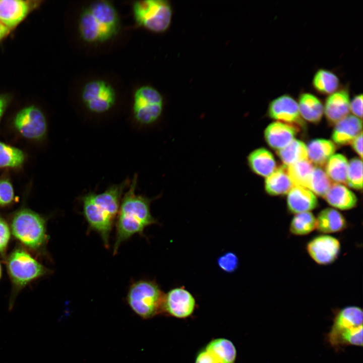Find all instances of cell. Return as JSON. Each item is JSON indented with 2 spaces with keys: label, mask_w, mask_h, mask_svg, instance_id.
<instances>
[{
  "label": "cell",
  "mask_w": 363,
  "mask_h": 363,
  "mask_svg": "<svg viewBox=\"0 0 363 363\" xmlns=\"http://www.w3.org/2000/svg\"><path fill=\"white\" fill-rule=\"evenodd\" d=\"M128 185L125 182L111 186L101 193H88L82 198L83 214L89 229L99 234L106 248L109 247L110 232Z\"/></svg>",
  "instance_id": "6da1fadb"
},
{
  "label": "cell",
  "mask_w": 363,
  "mask_h": 363,
  "mask_svg": "<svg viewBox=\"0 0 363 363\" xmlns=\"http://www.w3.org/2000/svg\"><path fill=\"white\" fill-rule=\"evenodd\" d=\"M136 185L137 177H135L120 204L113 254L117 253L123 242L136 234L143 235L147 227L158 223L150 212V200L136 194Z\"/></svg>",
  "instance_id": "7a4b0ae2"
},
{
  "label": "cell",
  "mask_w": 363,
  "mask_h": 363,
  "mask_svg": "<svg viewBox=\"0 0 363 363\" xmlns=\"http://www.w3.org/2000/svg\"><path fill=\"white\" fill-rule=\"evenodd\" d=\"M119 18L114 6L104 0L95 1L82 11L78 22L81 38L89 43L110 40L118 32Z\"/></svg>",
  "instance_id": "3957f363"
},
{
  "label": "cell",
  "mask_w": 363,
  "mask_h": 363,
  "mask_svg": "<svg viewBox=\"0 0 363 363\" xmlns=\"http://www.w3.org/2000/svg\"><path fill=\"white\" fill-rule=\"evenodd\" d=\"M362 309L357 306L343 308L335 315L327 340L335 349L348 345L362 346Z\"/></svg>",
  "instance_id": "277c9868"
},
{
  "label": "cell",
  "mask_w": 363,
  "mask_h": 363,
  "mask_svg": "<svg viewBox=\"0 0 363 363\" xmlns=\"http://www.w3.org/2000/svg\"><path fill=\"white\" fill-rule=\"evenodd\" d=\"M163 295L155 281L142 279L130 286L127 300L134 313L142 319H148L161 310Z\"/></svg>",
  "instance_id": "5b68a950"
},
{
  "label": "cell",
  "mask_w": 363,
  "mask_h": 363,
  "mask_svg": "<svg viewBox=\"0 0 363 363\" xmlns=\"http://www.w3.org/2000/svg\"><path fill=\"white\" fill-rule=\"evenodd\" d=\"M133 11L138 25L154 32L165 31L171 23L172 10L166 1H136L133 5Z\"/></svg>",
  "instance_id": "8992f818"
},
{
  "label": "cell",
  "mask_w": 363,
  "mask_h": 363,
  "mask_svg": "<svg viewBox=\"0 0 363 363\" xmlns=\"http://www.w3.org/2000/svg\"><path fill=\"white\" fill-rule=\"evenodd\" d=\"M14 235L26 246L39 248L45 240L43 219L37 213L28 209L18 212L12 223Z\"/></svg>",
  "instance_id": "52a82bcc"
},
{
  "label": "cell",
  "mask_w": 363,
  "mask_h": 363,
  "mask_svg": "<svg viewBox=\"0 0 363 363\" xmlns=\"http://www.w3.org/2000/svg\"><path fill=\"white\" fill-rule=\"evenodd\" d=\"M163 109V99L160 93L150 86H143L135 91L133 113L140 123L149 125L156 121Z\"/></svg>",
  "instance_id": "ba28073f"
},
{
  "label": "cell",
  "mask_w": 363,
  "mask_h": 363,
  "mask_svg": "<svg viewBox=\"0 0 363 363\" xmlns=\"http://www.w3.org/2000/svg\"><path fill=\"white\" fill-rule=\"evenodd\" d=\"M81 98L89 110L101 113L107 111L114 105L116 93L107 82L100 80H92L83 87Z\"/></svg>",
  "instance_id": "9c48e42d"
},
{
  "label": "cell",
  "mask_w": 363,
  "mask_h": 363,
  "mask_svg": "<svg viewBox=\"0 0 363 363\" xmlns=\"http://www.w3.org/2000/svg\"><path fill=\"white\" fill-rule=\"evenodd\" d=\"M8 268L13 281L21 286L40 276L45 272L39 262L22 250H17L11 255Z\"/></svg>",
  "instance_id": "30bf717a"
},
{
  "label": "cell",
  "mask_w": 363,
  "mask_h": 363,
  "mask_svg": "<svg viewBox=\"0 0 363 363\" xmlns=\"http://www.w3.org/2000/svg\"><path fill=\"white\" fill-rule=\"evenodd\" d=\"M14 124L20 134L29 139H40L46 132L45 117L42 112L33 105L19 111L14 118Z\"/></svg>",
  "instance_id": "8fae6325"
},
{
  "label": "cell",
  "mask_w": 363,
  "mask_h": 363,
  "mask_svg": "<svg viewBox=\"0 0 363 363\" xmlns=\"http://www.w3.org/2000/svg\"><path fill=\"white\" fill-rule=\"evenodd\" d=\"M306 250L311 259L320 265L334 262L341 251V244L336 237L322 234L312 238L307 244Z\"/></svg>",
  "instance_id": "7c38bea8"
},
{
  "label": "cell",
  "mask_w": 363,
  "mask_h": 363,
  "mask_svg": "<svg viewBox=\"0 0 363 363\" xmlns=\"http://www.w3.org/2000/svg\"><path fill=\"white\" fill-rule=\"evenodd\" d=\"M195 305V299L192 293L184 286H180L164 294L161 309L172 316L184 318L193 313Z\"/></svg>",
  "instance_id": "4fadbf2b"
},
{
  "label": "cell",
  "mask_w": 363,
  "mask_h": 363,
  "mask_svg": "<svg viewBox=\"0 0 363 363\" xmlns=\"http://www.w3.org/2000/svg\"><path fill=\"white\" fill-rule=\"evenodd\" d=\"M268 114L272 118L295 127L294 125H302L298 104L288 94H283L273 99L269 105Z\"/></svg>",
  "instance_id": "5bb4252c"
},
{
  "label": "cell",
  "mask_w": 363,
  "mask_h": 363,
  "mask_svg": "<svg viewBox=\"0 0 363 363\" xmlns=\"http://www.w3.org/2000/svg\"><path fill=\"white\" fill-rule=\"evenodd\" d=\"M349 91L346 86L339 89L326 98L324 111L328 121L336 124L349 112Z\"/></svg>",
  "instance_id": "9a60e30c"
},
{
  "label": "cell",
  "mask_w": 363,
  "mask_h": 363,
  "mask_svg": "<svg viewBox=\"0 0 363 363\" xmlns=\"http://www.w3.org/2000/svg\"><path fill=\"white\" fill-rule=\"evenodd\" d=\"M297 128L281 122H273L265 129L264 137L267 143L279 150L288 145L294 139Z\"/></svg>",
  "instance_id": "2e32d148"
},
{
  "label": "cell",
  "mask_w": 363,
  "mask_h": 363,
  "mask_svg": "<svg viewBox=\"0 0 363 363\" xmlns=\"http://www.w3.org/2000/svg\"><path fill=\"white\" fill-rule=\"evenodd\" d=\"M287 208L293 214L311 212L318 205L316 196L309 189L294 186L287 194Z\"/></svg>",
  "instance_id": "e0dca14e"
},
{
  "label": "cell",
  "mask_w": 363,
  "mask_h": 363,
  "mask_svg": "<svg viewBox=\"0 0 363 363\" xmlns=\"http://www.w3.org/2000/svg\"><path fill=\"white\" fill-rule=\"evenodd\" d=\"M28 2L22 0H0V23L9 29L15 27L27 15Z\"/></svg>",
  "instance_id": "ac0fdd59"
},
{
  "label": "cell",
  "mask_w": 363,
  "mask_h": 363,
  "mask_svg": "<svg viewBox=\"0 0 363 363\" xmlns=\"http://www.w3.org/2000/svg\"><path fill=\"white\" fill-rule=\"evenodd\" d=\"M361 132V119L353 115H348L336 124L332 138L337 144L346 145L351 143Z\"/></svg>",
  "instance_id": "d6986e66"
},
{
  "label": "cell",
  "mask_w": 363,
  "mask_h": 363,
  "mask_svg": "<svg viewBox=\"0 0 363 363\" xmlns=\"http://www.w3.org/2000/svg\"><path fill=\"white\" fill-rule=\"evenodd\" d=\"M316 217V229L328 234L344 230L347 226L345 217L337 210L327 208L321 210Z\"/></svg>",
  "instance_id": "ffe728a7"
},
{
  "label": "cell",
  "mask_w": 363,
  "mask_h": 363,
  "mask_svg": "<svg viewBox=\"0 0 363 363\" xmlns=\"http://www.w3.org/2000/svg\"><path fill=\"white\" fill-rule=\"evenodd\" d=\"M323 198L330 205L342 210L354 208L357 202L353 192L344 185L337 183L332 184Z\"/></svg>",
  "instance_id": "44dd1931"
},
{
  "label": "cell",
  "mask_w": 363,
  "mask_h": 363,
  "mask_svg": "<svg viewBox=\"0 0 363 363\" xmlns=\"http://www.w3.org/2000/svg\"><path fill=\"white\" fill-rule=\"evenodd\" d=\"M248 165L256 174L267 177L276 167V162L272 153L264 148L253 150L247 157Z\"/></svg>",
  "instance_id": "7402d4cb"
},
{
  "label": "cell",
  "mask_w": 363,
  "mask_h": 363,
  "mask_svg": "<svg viewBox=\"0 0 363 363\" xmlns=\"http://www.w3.org/2000/svg\"><path fill=\"white\" fill-rule=\"evenodd\" d=\"M293 186L285 165L276 167L265 182L266 192L273 196L287 194Z\"/></svg>",
  "instance_id": "603a6c76"
},
{
  "label": "cell",
  "mask_w": 363,
  "mask_h": 363,
  "mask_svg": "<svg viewBox=\"0 0 363 363\" xmlns=\"http://www.w3.org/2000/svg\"><path fill=\"white\" fill-rule=\"evenodd\" d=\"M297 104L300 114L304 119L313 123H318L321 120L324 106L315 95L309 92L301 93Z\"/></svg>",
  "instance_id": "cb8c5ba5"
},
{
  "label": "cell",
  "mask_w": 363,
  "mask_h": 363,
  "mask_svg": "<svg viewBox=\"0 0 363 363\" xmlns=\"http://www.w3.org/2000/svg\"><path fill=\"white\" fill-rule=\"evenodd\" d=\"M308 159L317 167L326 164L333 155L336 147L330 140L318 139L310 142L307 146Z\"/></svg>",
  "instance_id": "d4e9b609"
},
{
  "label": "cell",
  "mask_w": 363,
  "mask_h": 363,
  "mask_svg": "<svg viewBox=\"0 0 363 363\" xmlns=\"http://www.w3.org/2000/svg\"><path fill=\"white\" fill-rule=\"evenodd\" d=\"M312 85L318 93L329 95L339 89L340 80L338 76L332 71L320 69L314 75Z\"/></svg>",
  "instance_id": "484cf974"
},
{
  "label": "cell",
  "mask_w": 363,
  "mask_h": 363,
  "mask_svg": "<svg viewBox=\"0 0 363 363\" xmlns=\"http://www.w3.org/2000/svg\"><path fill=\"white\" fill-rule=\"evenodd\" d=\"M205 350L213 356L220 363H234L236 349L233 343L224 338L216 339L211 341Z\"/></svg>",
  "instance_id": "4316f807"
},
{
  "label": "cell",
  "mask_w": 363,
  "mask_h": 363,
  "mask_svg": "<svg viewBox=\"0 0 363 363\" xmlns=\"http://www.w3.org/2000/svg\"><path fill=\"white\" fill-rule=\"evenodd\" d=\"M314 166L309 160H304L287 166L288 174L294 186L309 189Z\"/></svg>",
  "instance_id": "83f0119b"
},
{
  "label": "cell",
  "mask_w": 363,
  "mask_h": 363,
  "mask_svg": "<svg viewBox=\"0 0 363 363\" xmlns=\"http://www.w3.org/2000/svg\"><path fill=\"white\" fill-rule=\"evenodd\" d=\"M348 164V162L344 155L333 154L325 164V172L331 181L346 185Z\"/></svg>",
  "instance_id": "f1b7e54d"
},
{
  "label": "cell",
  "mask_w": 363,
  "mask_h": 363,
  "mask_svg": "<svg viewBox=\"0 0 363 363\" xmlns=\"http://www.w3.org/2000/svg\"><path fill=\"white\" fill-rule=\"evenodd\" d=\"M277 154L285 165L308 159L307 146L304 143L293 139L284 148L277 150Z\"/></svg>",
  "instance_id": "f546056e"
},
{
  "label": "cell",
  "mask_w": 363,
  "mask_h": 363,
  "mask_svg": "<svg viewBox=\"0 0 363 363\" xmlns=\"http://www.w3.org/2000/svg\"><path fill=\"white\" fill-rule=\"evenodd\" d=\"M316 229V217L311 212L294 214L289 225L290 232L295 235H308Z\"/></svg>",
  "instance_id": "4dcf8cb0"
},
{
  "label": "cell",
  "mask_w": 363,
  "mask_h": 363,
  "mask_svg": "<svg viewBox=\"0 0 363 363\" xmlns=\"http://www.w3.org/2000/svg\"><path fill=\"white\" fill-rule=\"evenodd\" d=\"M24 159V154L22 150L0 142V167L20 166Z\"/></svg>",
  "instance_id": "1f68e13d"
},
{
  "label": "cell",
  "mask_w": 363,
  "mask_h": 363,
  "mask_svg": "<svg viewBox=\"0 0 363 363\" xmlns=\"http://www.w3.org/2000/svg\"><path fill=\"white\" fill-rule=\"evenodd\" d=\"M332 185L326 172L319 167L314 168L309 189L313 193L324 197Z\"/></svg>",
  "instance_id": "d6a6232c"
},
{
  "label": "cell",
  "mask_w": 363,
  "mask_h": 363,
  "mask_svg": "<svg viewBox=\"0 0 363 363\" xmlns=\"http://www.w3.org/2000/svg\"><path fill=\"white\" fill-rule=\"evenodd\" d=\"M346 185L357 190L362 189V163L359 158H352L348 162Z\"/></svg>",
  "instance_id": "836d02e7"
},
{
  "label": "cell",
  "mask_w": 363,
  "mask_h": 363,
  "mask_svg": "<svg viewBox=\"0 0 363 363\" xmlns=\"http://www.w3.org/2000/svg\"><path fill=\"white\" fill-rule=\"evenodd\" d=\"M217 262L222 271L228 273L234 272L237 269L239 263L237 256L231 252L220 256Z\"/></svg>",
  "instance_id": "e575fe53"
},
{
  "label": "cell",
  "mask_w": 363,
  "mask_h": 363,
  "mask_svg": "<svg viewBox=\"0 0 363 363\" xmlns=\"http://www.w3.org/2000/svg\"><path fill=\"white\" fill-rule=\"evenodd\" d=\"M14 192L11 183L7 179L0 180V205L10 203L14 198Z\"/></svg>",
  "instance_id": "d590c367"
},
{
  "label": "cell",
  "mask_w": 363,
  "mask_h": 363,
  "mask_svg": "<svg viewBox=\"0 0 363 363\" xmlns=\"http://www.w3.org/2000/svg\"><path fill=\"white\" fill-rule=\"evenodd\" d=\"M10 237V231L6 221L0 218V252L4 251Z\"/></svg>",
  "instance_id": "8d00e7d4"
},
{
  "label": "cell",
  "mask_w": 363,
  "mask_h": 363,
  "mask_svg": "<svg viewBox=\"0 0 363 363\" xmlns=\"http://www.w3.org/2000/svg\"><path fill=\"white\" fill-rule=\"evenodd\" d=\"M349 109L351 112L358 118L362 116V95L357 94L350 102Z\"/></svg>",
  "instance_id": "74e56055"
},
{
  "label": "cell",
  "mask_w": 363,
  "mask_h": 363,
  "mask_svg": "<svg viewBox=\"0 0 363 363\" xmlns=\"http://www.w3.org/2000/svg\"><path fill=\"white\" fill-rule=\"evenodd\" d=\"M195 363H220L213 356L206 350L200 352Z\"/></svg>",
  "instance_id": "f35d334b"
},
{
  "label": "cell",
  "mask_w": 363,
  "mask_h": 363,
  "mask_svg": "<svg viewBox=\"0 0 363 363\" xmlns=\"http://www.w3.org/2000/svg\"><path fill=\"white\" fill-rule=\"evenodd\" d=\"M352 147L361 158L362 157V132L356 136L351 143Z\"/></svg>",
  "instance_id": "ab89813d"
},
{
  "label": "cell",
  "mask_w": 363,
  "mask_h": 363,
  "mask_svg": "<svg viewBox=\"0 0 363 363\" xmlns=\"http://www.w3.org/2000/svg\"><path fill=\"white\" fill-rule=\"evenodd\" d=\"M8 104V98L4 95H0V120Z\"/></svg>",
  "instance_id": "60d3db41"
},
{
  "label": "cell",
  "mask_w": 363,
  "mask_h": 363,
  "mask_svg": "<svg viewBox=\"0 0 363 363\" xmlns=\"http://www.w3.org/2000/svg\"><path fill=\"white\" fill-rule=\"evenodd\" d=\"M10 31L9 28L0 23V41L8 35Z\"/></svg>",
  "instance_id": "b9f144b4"
},
{
  "label": "cell",
  "mask_w": 363,
  "mask_h": 363,
  "mask_svg": "<svg viewBox=\"0 0 363 363\" xmlns=\"http://www.w3.org/2000/svg\"><path fill=\"white\" fill-rule=\"evenodd\" d=\"M1 274H2V269H1V265H0V278H1Z\"/></svg>",
  "instance_id": "7bdbcfd3"
}]
</instances>
